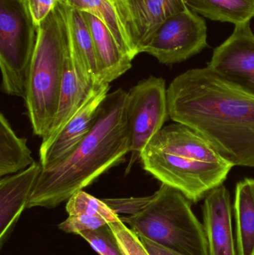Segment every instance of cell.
<instances>
[{"label": "cell", "instance_id": "9c48e42d", "mask_svg": "<svg viewBox=\"0 0 254 255\" xmlns=\"http://www.w3.org/2000/svg\"><path fill=\"white\" fill-rule=\"evenodd\" d=\"M207 67L254 96V34L250 22L235 25L232 34L214 49Z\"/></svg>", "mask_w": 254, "mask_h": 255}, {"label": "cell", "instance_id": "52a82bcc", "mask_svg": "<svg viewBox=\"0 0 254 255\" xmlns=\"http://www.w3.org/2000/svg\"><path fill=\"white\" fill-rule=\"evenodd\" d=\"M125 109L131 138L128 171L169 118L166 81L153 76L140 81L128 91Z\"/></svg>", "mask_w": 254, "mask_h": 255}, {"label": "cell", "instance_id": "7402d4cb", "mask_svg": "<svg viewBox=\"0 0 254 255\" xmlns=\"http://www.w3.org/2000/svg\"><path fill=\"white\" fill-rule=\"evenodd\" d=\"M79 235L99 255H124L109 224L104 225L95 230L84 231Z\"/></svg>", "mask_w": 254, "mask_h": 255}, {"label": "cell", "instance_id": "7a4b0ae2", "mask_svg": "<svg viewBox=\"0 0 254 255\" xmlns=\"http://www.w3.org/2000/svg\"><path fill=\"white\" fill-rule=\"evenodd\" d=\"M127 94L122 88L109 93L95 124L77 147L65 158L42 169L27 208H56L123 161L131 148Z\"/></svg>", "mask_w": 254, "mask_h": 255}, {"label": "cell", "instance_id": "277c9868", "mask_svg": "<svg viewBox=\"0 0 254 255\" xmlns=\"http://www.w3.org/2000/svg\"><path fill=\"white\" fill-rule=\"evenodd\" d=\"M68 28L64 0L37 27L25 102L33 132L43 139L58 110L67 54Z\"/></svg>", "mask_w": 254, "mask_h": 255}, {"label": "cell", "instance_id": "7c38bea8", "mask_svg": "<svg viewBox=\"0 0 254 255\" xmlns=\"http://www.w3.org/2000/svg\"><path fill=\"white\" fill-rule=\"evenodd\" d=\"M202 211L208 255H237L233 235L231 194L224 184L207 193Z\"/></svg>", "mask_w": 254, "mask_h": 255}, {"label": "cell", "instance_id": "6da1fadb", "mask_svg": "<svg viewBox=\"0 0 254 255\" xmlns=\"http://www.w3.org/2000/svg\"><path fill=\"white\" fill-rule=\"evenodd\" d=\"M169 115L203 136L235 166L254 168V96L208 67L192 69L167 88Z\"/></svg>", "mask_w": 254, "mask_h": 255}, {"label": "cell", "instance_id": "83f0119b", "mask_svg": "<svg viewBox=\"0 0 254 255\" xmlns=\"http://www.w3.org/2000/svg\"><path fill=\"white\" fill-rule=\"evenodd\" d=\"M19 1H24V0H19Z\"/></svg>", "mask_w": 254, "mask_h": 255}, {"label": "cell", "instance_id": "2e32d148", "mask_svg": "<svg viewBox=\"0 0 254 255\" xmlns=\"http://www.w3.org/2000/svg\"><path fill=\"white\" fill-rule=\"evenodd\" d=\"M93 40L102 83L119 79L132 67V59L125 55L107 27L98 18L82 12Z\"/></svg>", "mask_w": 254, "mask_h": 255}, {"label": "cell", "instance_id": "603a6c76", "mask_svg": "<svg viewBox=\"0 0 254 255\" xmlns=\"http://www.w3.org/2000/svg\"><path fill=\"white\" fill-rule=\"evenodd\" d=\"M114 234L119 249L124 255H151L140 237L120 220L108 223Z\"/></svg>", "mask_w": 254, "mask_h": 255}, {"label": "cell", "instance_id": "44dd1931", "mask_svg": "<svg viewBox=\"0 0 254 255\" xmlns=\"http://www.w3.org/2000/svg\"><path fill=\"white\" fill-rule=\"evenodd\" d=\"M66 211L69 216L86 215L104 219L107 223L119 220V216L110 209L102 199H98L83 190H79L67 201Z\"/></svg>", "mask_w": 254, "mask_h": 255}, {"label": "cell", "instance_id": "484cf974", "mask_svg": "<svg viewBox=\"0 0 254 255\" xmlns=\"http://www.w3.org/2000/svg\"><path fill=\"white\" fill-rule=\"evenodd\" d=\"M33 22L38 27L55 9L59 0H24Z\"/></svg>", "mask_w": 254, "mask_h": 255}, {"label": "cell", "instance_id": "8fae6325", "mask_svg": "<svg viewBox=\"0 0 254 255\" xmlns=\"http://www.w3.org/2000/svg\"><path fill=\"white\" fill-rule=\"evenodd\" d=\"M110 84L95 85L77 113L69 121L49 149L40 156L43 168L52 166L69 155L92 129L98 111L110 91Z\"/></svg>", "mask_w": 254, "mask_h": 255}, {"label": "cell", "instance_id": "5bb4252c", "mask_svg": "<svg viewBox=\"0 0 254 255\" xmlns=\"http://www.w3.org/2000/svg\"><path fill=\"white\" fill-rule=\"evenodd\" d=\"M73 8L93 15L108 28L122 52L131 59L138 53L133 38L127 0H64Z\"/></svg>", "mask_w": 254, "mask_h": 255}, {"label": "cell", "instance_id": "cb8c5ba5", "mask_svg": "<svg viewBox=\"0 0 254 255\" xmlns=\"http://www.w3.org/2000/svg\"><path fill=\"white\" fill-rule=\"evenodd\" d=\"M152 196L144 197L102 199L103 202L116 214L134 216L140 214L152 200Z\"/></svg>", "mask_w": 254, "mask_h": 255}, {"label": "cell", "instance_id": "4316f807", "mask_svg": "<svg viewBox=\"0 0 254 255\" xmlns=\"http://www.w3.org/2000/svg\"><path fill=\"white\" fill-rule=\"evenodd\" d=\"M139 236V235H138ZM140 237L142 243L151 255H183L171 249L160 245L144 237Z\"/></svg>", "mask_w": 254, "mask_h": 255}, {"label": "cell", "instance_id": "3957f363", "mask_svg": "<svg viewBox=\"0 0 254 255\" xmlns=\"http://www.w3.org/2000/svg\"><path fill=\"white\" fill-rule=\"evenodd\" d=\"M140 160L146 172L181 192L192 203L224 184L234 167L201 135L179 123L155 134Z\"/></svg>", "mask_w": 254, "mask_h": 255}, {"label": "cell", "instance_id": "30bf717a", "mask_svg": "<svg viewBox=\"0 0 254 255\" xmlns=\"http://www.w3.org/2000/svg\"><path fill=\"white\" fill-rule=\"evenodd\" d=\"M67 28L68 40L67 54L58 110L52 127L46 136L42 139L43 140L40 145L39 156L44 154L49 149L61 130L82 107L89 91L95 86L90 85L84 77L80 65L72 47L68 25Z\"/></svg>", "mask_w": 254, "mask_h": 255}, {"label": "cell", "instance_id": "e0dca14e", "mask_svg": "<svg viewBox=\"0 0 254 255\" xmlns=\"http://www.w3.org/2000/svg\"><path fill=\"white\" fill-rule=\"evenodd\" d=\"M64 1L72 47L84 77L93 86L104 84L101 82L93 40L87 22L82 12L73 8Z\"/></svg>", "mask_w": 254, "mask_h": 255}, {"label": "cell", "instance_id": "ba28073f", "mask_svg": "<svg viewBox=\"0 0 254 255\" xmlns=\"http://www.w3.org/2000/svg\"><path fill=\"white\" fill-rule=\"evenodd\" d=\"M207 46L205 21L188 8L167 19L151 37L143 52L161 64L173 65L189 59Z\"/></svg>", "mask_w": 254, "mask_h": 255}, {"label": "cell", "instance_id": "4fadbf2b", "mask_svg": "<svg viewBox=\"0 0 254 255\" xmlns=\"http://www.w3.org/2000/svg\"><path fill=\"white\" fill-rule=\"evenodd\" d=\"M41 171V165L35 162L27 169L0 180V248L10 238L21 214L27 208Z\"/></svg>", "mask_w": 254, "mask_h": 255}, {"label": "cell", "instance_id": "5b68a950", "mask_svg": "<svg viewBox=\"0 0 254 255\" xmlns=\"http://www.w3.org/2000/svg\"><path fill=\"white\" fill-rule=\"evenodd\" d=\"M191 205L181 192L161 184L140 214L120 217V220L139 236L180 254L208 255L204 226Z\"/></svg>", "mask_w": 254, "mask_h": 255}, {"label": "cell", "instance_id": "ffe728a7", "mask_svg": "<svg viewBox=\"0 0 254 255\" xmlns=\"http://www.w3.org/2000/svg\"><path fill=\"white\" fill-rule=\"evenodd\" d=\"M187 7L211 20L235 25L250 22L254 16V0H184Z\"/></svg>", "mask_w": 254, "mask_h": 255}, {"label": "cell", "instance_id": "d4e9b609", "mask_svg": "<svg viewBox=\"0 0 254 255\" xmlns=\"http://www.w3.org/2000/svg\"><path fill=\"white\" fill-rule=\"evenodd\" d=\"M108 224L104 219L86 215L69 216L65 221L58 226L59 229L67 234L79 235L84 231L95 230Z\"/></svg>", "mask_w": 254, "mask_h": 255}, {"label": "cell", "instance_id": "ac0fdd59", "mask_svg": "<svg viewBox=\"0 0 254 255\" xmlns=\"http://www.w3.org/2000/svg\"><path fill=\"white\" fill-rule=\"evenodd\" d=\"M234 210L237 255H254V178L237 183Z\"/></svg>", "mask_w": 254, "mask_h": 255}, {"label": "cell", "instance_id": "d6986e66", "mask_svg": "<svg viewBox=\"0 0 254 255\" xmlns=\"http://www.w3.org/2000/svg\"><path fill=\"white\" fill-rule=\"evenodd\" d=\"M35 163L26 139L19 137L0 114V176L17 173Z\"/></svg>", "mask_w": 254, "mask_h": 255}, {"label": "cell", "instance_id": "9a60e30c", "mask_svg": "<svg viewBox=\"0 0 254 255\" xmlns=\"http://www.w3.org/2000/svg\"><path fill=\"white\" fill-rule=\"evenodd\" d=\"M137 53L143 52L158 28L167 19L189 7L184 0H127Z\"/></svg>", "mask_w": 254, "mask_h": 255}, {"label": "cell", "instance_id": "8992f818", "mask_svg": "<svg viewBox=\"0 0 254 255\" xmlns=\"http://www.w3.org/2000/svg\"><path fill=\"white\" fill-rule=\"evenodd\" d=\"M37 38L25 1L0 0V68L1 90L25 100Z\"/></svg>", "mask_w": 254, "mask_h": 255}]
</instances>
